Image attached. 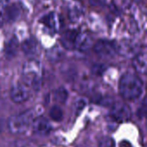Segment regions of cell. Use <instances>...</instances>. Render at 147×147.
<instances>
[{
    "label": "cell",
    "instance_id": "5",
    "mask_svg": "<svg viewBox=\"0 0 147 147\" xmlns=\"http://www.w3.org/2000/svg\"><path fill=\"white\" fill-rule=\"evenodd\" d=\"M110 115L115 121L119 122H124L131 119L132 113L130 108L127 104H125L124 102H118L112 105Z\"/></svg>",
    "mask_w": 147,
    "mask_h": 147
},
{
    "label": "cell",
    "instance_id": "20",
    "mask_svg": "<svg viewBox=\"0 0 147 147\" xmlns=\"http://www.w3.org/2000/svg\"><path fill=\"white\" fill-rule=\"evenodd\" d=\"M48 18H49V19H48V21H54V16H53V14H52V15H50V16H48ZM48 26H49V27H51V28H53L55 25L53 24V22H49V24H48Z\"/></svg>",
    "mask_w": 147,
    "mask_h": 147
},
{
    "label": "cell",
    "instance_id": "18",
    "mask_svg": "<svg viewBox=\"0 0 147 147\" xmlns=\"http://www.w3.org/2000/svg\"><path fill=\"white\" fill-rule=\"evenodd\" d=\"M85 106H86V101H85L84 99H83V98L78 99V100L76 102V103H75V109H76V110H77V113L81 112V111L84 109Z\"/></svg>",
    "mask_w": 147,
    "mask_h": 147
},
{
    "label": "cell",
    "instance_id": "17",
    "mask_svg": "<svg viewBox=\"0 0 147 147\" xmlns=\"http://www.w3.org/2000/svg\"><path fill=\"white\" fill-rule=\"evenodd\" d=\"M67 97H68V92L65 88L60 87L58 90H56L54 93V98L56 101H58L60 103H64L66 102Z\"/></svg>",
    "mask_w": 147,
    "mask_h": 147
},
{
    "label": "cell",
    "instance_id": "16",
    "mask_svg": "<svg viewBox=\"0 0 147 147\" xmlns=\"http://www.w3.org/2000/svg\"><path fill=\"white\" fill-rule=\"evenodd\" d=\"M77 32L71 30V31H67L64 36H63V43L65 45V47H74V41L77 36Z\"/></svg>",
    "mask_w": 147,
    "mask_h": 147
},
{
    "label": "cell",
    "instance_id": "14",
    "mask_svg": "<svg viewBox=\"0 0 147 147\" xmlns=\"http://www.w3.org/2000/svg\"><path fill=\"white\" fill-rule=\"evenodd\" d=\"M17 50H18V41L15 37H12L10 40H9V41L5 46V49H4L5 56L7 57V59H12L17 53Z\"/></svg>",
    "mask_w": 147,
    "mask_h": 147
},
{
    "label": "cell",
    "instance_id": "9",
    "mask_svg": "<svg viewBox=\"0 0 147 147\" xmlns=\"http://www.w3.org/2000/svg\"><path fill=\"white\" fill-rule=\"evenodd\" d=\"M93 46L92 38L87 33H78L77 34L75 41H74V47L79 51H88Z\"/></svg>",
    "mask_w": 147,
    "mask_h": 147
},
{
    "label": "cell",
    "instance_id": "8",
    "mask_svg": "<svg viewBox=\"0 0 147 147\" xmlns=\"http://www.w3.org/2000/svg\"><path fill=\"white\" fill-rule=\"evenodd\" d=\"M31 126L33 127V131L39 135H47L52 129V126L48 120L42 116L34 118Z\"/></svg>",
    "mask_w": 147,
    "mask_h": 147
},
{
    "label": "cell",
    "instance_id": "19",
    "mask_svg": "<svg viewBox=\"0 0 147 147\" xmlns=\"http://www.w3.org/2000/svg\"><path fill=\"white\" fill-rule=\"evenodd\" d=\"M6 8V4L4 3H0V28L3 25V22H4V10Z\"/></svg>",
    "mask_w": 147,
    "mask_h": 147
},
{
    "label": "cell",
    "instance_id": "12",
    "mask_svg": "<svg viewBox=\"0 0 147 147\" xmlns=\"http://www.w3.org/2000/svg\"><path fill=\"white\" fill-rule=\"evenodd\" d=\"M65 56V51L63 47L59 46H55L49 49L47 53V59L52 62H57L61 60Z\"/></svg>",
    "mask_w": 147,
    "mask_h": 147
},
{
    "label": "cell",
    "instance_id": "15",
    "mask_svg": "<svg viewBox=\"0 0 147 147\" xmlns=\"http://www.w3.org/2000/svg\"><path fill=\"white\" fill-rule=\"evenodd\" d=\"M49 116L54 121H60L64 117V112L60 107L55 105L49 110Z\"/></svg>",
    "mask_w": 147,
    "mask_h": 147
},
{
    "label": "cell",
    "instance_id": "4",
    "mask_svg": "<svg viewBox=\"0 0 147 147\" xmlns=\"http://www.w3.org/2000/svg\"><path fill=\"white\" fill-rule=\"evenodd\" d=\"M93 48L95 53L103 59H111L117 53L116 44L112 41L99 40L94 45Z\"/></svg>",
    "mask_w": 147,
    "mask_h": 147
},
{
    "label": "cell",
    "instance_id": "11",
    "mask_svg": "<svg viewBox=\"0 0 147 147\" xmlns=\"http://www.w3.org/2000/svg\"><path fill=\"white\" fill-rule=\"evenodd\" d=\"M21 15L20 7L16 4H11L10 6H6L4 10V20L8 22H14Z\"/></svg>",
    "mask_w": 147,
    "mask_h": 147
},
{
    "label": "cell",
    "instance_id": "13",
    "mask_svg": "<svg viewBox=\"0 0 147 147\" xmlns=\"http://www.w3.org/2000/svg\"><path fill=\"white\" fill-rule=\"evenodd\" d=\"M22 48L25 54L28 56H33L38 53V43L34 39L30 38L23 42Z\"/></svg>",
    "mask_w": 147,
    "mask_h": 147
},
{
    "label": "cell",
    "instance_id": "1",
    "mask_svg": "<svg viewBox=\"0 0 147 147\" xmlns=\"http://www.w3.org/2000/svg\"><path fill=\"white\" fill-rule=\"evenodd\" d=\"M143 91L141 79L134 73H125L119 83L120 95L126 100L134 101L138 99Z\"/></svg>",
    "mask_w": 147,
    "mask_h": 147
},
{
    "label": "cell",
    "instance_id": "2",
    "mask_svg": "<svg viewBox=\"0 0 147 147\" xmlns=\"http://www.w3.org/2000/svg\"><path fill=\"white\" fill-rule=\"evenodd\" d=\"M42 66L36 59L27 61L22 68L23 83L34 90L39 91L42 85Z\"/></svg>",
    "mask_w": 147,
    "mask_h": 147
},
{
    "label": "cell",
    "instance_id": "3",
    "mask_svg": "<svg viewBox=\"0 0 147 147\" xmlns=\"http://www.w3.org/2000/svg\"><path fill=\"white\" fill-rule=\"evenodd\" d=\"M35 118V111L28 109L9 118L8 127L11 134H21L25 133L32 125Z\"/></svg>",
    "mask_w": 147,
    "mask_h": 147
},
{
    "label": "cell",
    "instance_id": "10",
    "mask_svg": "<svg viewBox=\"0 0 147 147\" xmlns=\"http://www.w3.org/2000/svg\"><path fill=\"white\" fill-rule=\"evenodd\" d=\"M133 65L136 72L140 75H146L147 71V56L146 52L138 53L134 57Z\"/></svg>",
    "mask_w": 147,
    "mask_h": 147
},
{
    "label": "cell",
    "instance_id": "6",
    "mask_svg": "<svg viewBox=\"0 0 147 147\" xmlns=\"http://www.w3.org/2000/svg\"><path fill=\"white\" fill-rule=\"evenodd\" d=\"M30 96L28 86L24 83H17L14 84L10 90V98L16 103H22L26 102Z\"/></svg>",
    "mask_w": 147,
    "mask_h": 147
},
{
    "label": "cell",
    "instance_id": "7",
    "mask_svg": "<svg viewBox=\"0 0 147 147\" xmlns=\"http://www.w3.org/2000/svg\"><path fill=\"white\" fill-rule=\"evenodd\" d=\"M117 53L127 58H134L138 53H140L139 46L131 40H123L119 44H116Z\"/></svg>",
    "mask_w": 147,
    "mask_h": 147
}]
</instances>
